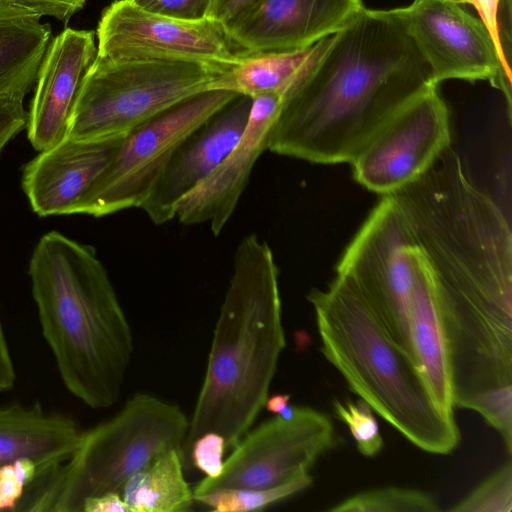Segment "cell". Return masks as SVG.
<instances>
[{"label": "cell", "instance_id": "6da1fadb", "mask_svg": "<svg viewBox=\"0 0 512 512\" xmlns=\"http://www.w3.org/2000/svg\"><path fill=\"white\" fill-rule=\"evenodd\" d=\"M438 86L404 25L363 9L286 92L267 150L318 164L351 163L400 109Z\"/></svg>", "mask_w": 512, "mask_h": 512}, {"label": "cell", "instance_id": "7a4b0ae2", "mask_svg": "<svg viewBox=\"0 0 512 512\" xmlns=\"http://www.w3.org/2000/svg\"><path fill=\"white\" fill-rule=\"evenodd\" d=\"M41 331L66 389L92 409L121 396L133 333L93 246L49 231L28 265Z\"/></svg>", "mask_w": 512, "mask_h": 512}, {"label": "cell", "instance_id": "3957f363", "mask_svg": "<svg viewBox=\"0 0 512 512\" xmlns=\"http://www.w3.org/2000/svg\"><path fill=\"white\" fill-rule=\"evenodd\" d=\"M285 346L279 270L270 246L252 233L234 253L205 375L180 449L184 468L202 434H221L231 450L252 428Z\"/></svg>", "mask_w": 512, "mask_h": 512}, {"label": "cell", "instance_id": "277c9868", "mask_svg": "<svg viewBox=\"0 0 512 512\" xmlns=\"http://www.w3.org/2000/svg\"><path fill=\"white\" fill-rule=\"evenodd\" d=\"M321 351L349 388L408 441L429 453H451L460 442L454 415L435 401L416 360L391 336L355 281L337 272L307 296Z\"/></svg>", "mask_w": 512, "mask_h": 512}, {"label": "cell", "instance_id": "5b68a950", "mask_svg": "<svg viewBox=\"0 0 512 512\" xmlns=\"http://www.w3.org/2000/svg\"><path fill=\"white\" fill-rule=\"evenodd\" d=\"M188 428L178 405L135 393L112 418L84 431L68 460L38 476L16 510L81 512L87 498L121 492L138 471L180 450Z\"/></svg>", "mask_w": 512, "mask_h": 512}, {"label": "cell", "instance_id": "8992f818", "mask_svg": "<svg viewBox=\"0 0 512 512\" xmlns=\"http://www.w3.org/2000/svg\"><path fill=\"white\" fill-rule=\"evenodd\" d=\"M227 67L193 61L108 60L86 73L66 137L121 140L168 108L204 91Z\"/></svg>", "mask_w": 512, "mask_h": 512}, {"label": "cell", "instance_id": "52a82bcc", "mask_svg": "<svg viewBox=\"0 0 512 512\" xmlns=\"http://www.w3.org/2000/svg\"><path fill=\"white\" fill-rule=\"evenodd\" d=\"M425 261L398 203L383 195L336 269L355 281L394 340L414 359L411 307Z\"/></svg>", "mask_w": 512, "mask_h": 512}, {"label": "cell", "instance_id": "ba28073f", "mask_svg": "<svg viewBox=\"0 0 512 512\" xmlns=\"http://www.w3.org/2000/svg\"><path fill=\"white\" fill-rule=\"evenodd\" d=\"M238 94L207 90L157 114L122 138L78 214L140 208L178 146Z\"/></svg>", "mask_w": 512, "mask_h": 512}, {"label": "cell", "instance_id": "9c48e42d", "mask_svg": "<svg viewBox=\"0 0 512 512\" xmlns=\"http://www.w3.org/2000/svg\"><path fill=\"white\" fill-rule=\"evenodd\" d=\"M340 442L331 418L308 406H294L249 429L224 460L221 473L204 477L195 498L222 488L268 489L309 474L317 460Z\"/></svg>", "mask_w": 512, "mask_h": 512}, {"label": "cell", "instance_id": "30bf717a", "mask_svg": "<svg viewBox=\"0 0 512 512\" xmlns=\"http://www.w3.org/2000/svg\"><path fill=\"white\" fill-rule=\"evenodd\" d=\"M388 11L415 41L436 84L448 79L489 80L504 94L511 121V69L481 19L447 0H414Z\"/></svg>", "mask_w": 512, "mask_h": 512}, {"label": "cell", "instance_id": "8fae6325", "mask_svg": "<svg viewBox=\"0 0 512 512\" xmlns=\"http://www.w3.org/2000/svg\"><path fill=\"white\" fill-rule=\"evenodd\" d=\"M97 39V56L108 60L193 61L227 67L243 54L217 21L177 20L145 11L131 0L114 1L104 10Z\"/></svg>", "mask_w": 512, "mask_h": 512}, {"label": "cell", "instance_id": "7c38bea8", "mask_svg": "<svg viewBox=\"0 0 512 512\" xmlns=\"http://www.w3.org/2000/svg\"><path fill=\"white\" fill-rule=\"evenodd\" d=\"M451 145L449 109L437 86L392 116L350 163L354 179L381 196L422 176Z\"/></svg>", "mask_w": 512, "mask_h": 512}, {"label": "cell", "instance_id": "4fadbf2b", "mask_svg": "<svg viewBox=\"0 0 512 512\" xmlns=\"http://www.w3.org/2000/svg\"><path fill=\"white\" fill-rule=\"evenodd\" d=\"M284 95L267 93L252 98L246 128L217 167L177 204L175 218L184 225L208 223L219 235L247 186L252 169L267 150L270 129Z\"/></svg>", "mask_w": 512, "mask_h": 512}, {"label": "cell", "instance_id": "5bb4252c", "mask_svg": "<svg viewBox=\"0 0 512 512\" xmlns=\"http://www.w3.org/2000/svg\"><path fill=\"white\" fill-rule=\"evenodd\" d=\"M362 0H262L225 30L243 54L307 48L343 28Z\"/></svg>", "mask_w": 512, "mask_h": 512}, {"label": "cell", "instance_id": "9a60e30c", "mask_svg": "<svg viewBox=\"0 0 512 512\" xmlns=\"http://www.w3.org/2000/svg\"><path fill=\"white\" fill-rule=\"evenodd\" d=\"M252 98L238 95L175 150L141 209L161 225L175 219L179 201L204 180L241 138Z\"/></svg>", "mask_w": 512, "mask_h": 512}, {"label": "cell", "instance_id": "2e32d148", "mask_svg": "<svg viewBox=\"0 0 512 512\" xmlns=\"http://www.w3.org/2000/svg\"><path fill=\"white\" fill-rule=\"evenodd\" d=\"M96 55L92 31L66 28L51 40L28 110L27 137L36 151L66 137L76 98Z\"/></svg>", "mask_w": 512, "mask_h": 512}, {"label": "cell", "instance_id": "e0dca14e", "mask_svg": "<svg viewBox=\"0 0 512 512\" xmlns=\"http://www.w3.org/2000/svg\"><path fill=\"white\" fill-rule=\"evenodd\" d=\"M119 142L65 137L40 151L24 166L21 177L22 190L33 212L40 217L78 214Z\"/></svg>", "mask_w": 512, "mask_h": 512}, {"label": "cell", "instance_id": "ac0fdd59", "mask_svg": "<svg viewBox=\"0 0 512 512\" xmlns=\"http://www.w3.org/2000/svg\"><path fill=\"white\" fill-rule=\"evenodd\" d=\"M83 433L73 418L46 412L38 402L0 407V468L29 458L41 475L68 460Z\"/></svg>", "mask_w": 512, "mask_h": 512}, {"label": "cell", "instance_id": "d6986e66", "mask_svg": "<svg viewBox=\"0 0 512 512\" xmlns=\"http://www.w3.org/2000/svg\"><path fill=\"white\" fill-rule=\"evenodd\" d=\"M40 16L0 2V95L25 98L35 85L51 28Z\"/></svg>", "mask_w": 512, "mask_h": 512}, {"label": "cell", "instance_id": "ffe728a7", "mask_svg": "<svg viewBox=\"0 0 512 512\" xmlns=\"http://www.w3.org/2000/svg\"><path fill=\"white\" fill-rule=\"evenodd\" d=\"M411 336L415 359L435 401L445 413L454 415L446 342L427 258L414 291Z\"/></svg>", "mask_w": 512, "mask_h": 512}, {"label": "cell", "instance_id": "44dd1931", "mask_svg": "<svg viewBox=\"0 0 512 512\" xmlns=\"http://www.w3.org/2000/svg\"><path fill=\"white\" fill-rule=\"evenodd\" d=\"M327 39L299 50L241 54L213 80L210 90H226L250 98L267 93L285 96Z\"/></svg>", "mask_w": 512, "mask_h": 512}, {"label": "cell", "instance_id": "7402d4cb", "mask_svg": "<svg viewBox=\"0 0 512 512\" xmlns=\"http://www.w3.org/2000/svg\"><path fill=\"white\" fill-rule=\"evenodd\" d=\"M179 449H171L134 474L121 489L130 512H186L194 503Z\"/></svg>", "mask_w": 512, "mask_h": 512}, {"label": "cell", "instance_id": "603a6c76", "mask_svg": "<svg viewBox=\"0 0 512 512\" xmlns=\"http://www.w3.org/2000/svg\"><path fill=\"white\" fill-rule=\"evenodd\" d=\"M430 493L418 489L383 487L354 494L329 508L331 512H437Z\"/></svg>", "mask_w": 512, "mask_h": 512}, {"label": "cell", "instance_id": "cb8c5ba5", "mask_svg": "<svg viewBox=\"0 0 512 512\" xmlns=\"http://www.w3.org/2000/svg\"><path fill=\"white\" fill-rule=\"evenodd\" d=\"M313 482L309 474L268 489L222 488L195 498L215 512H250L265 509L307 489Z\"/></svg>", "mask_w": 512, "mask_h": 512}, {"label": "cell", "instance_id": "d4e9b609", "mask_svg": "<svg viewBox=\"0 0 512 512\" xmlns=\"http://www.w3.org/2000/svg\"><path fill=\"white\" fill-rule=\"evenodd\" d=\"M452 512H511L512 463L506 462L449 509Z\"/></svg>", "mask_w": 512, "mask_h": 512}, {"label": "cell", "instance_id": "484cf974", "mask_svg": "<svg viewBox=\"0 0 512 512\" xmlns=\"http://www.w3.org/2000/svg\"><path fill=\"white\" fill-rule=\"evenodd\" d=\"M336 417L348 427L357 450L365 457H375L384 446L376 418L371 407L362 399L357 402L333 400Z\"/></svg>", "mask_w": 512, "mask_h": 512}, {"label": "cell", "instance_id": "4316f807", "mask_svg": "<svg viewBox=\"0 0 512 512\" xmlns=\"http://www.w3.org/2000/svg\"><path fill=\"white\" fill-rule=\"evenodd\" d=\"M40 475L37 464L21 458L0 468V511H15L27 488Z\"/></svg>", "mask_w": 512, "mask_h": 512}, {"label": "cell", "instance_id": "83f0119b", "mask_svg": "<svg viewBox=\"0 0 512 512\" xmlns=\"http://www.w3.org/2000/svg\"><path fill=\"white\" fill-rule=\"evenodd\" d=\"M225 438L217 432H206L192 444L188 461L195 468L206 474V477L218 476L223 468Z\"/></svg>", "mask_w": 512, "mask_h": 512}, {"label": "cell", "instance_id": "f1b7e54d", "mask_svg": "<svg viewBox=\"0 0 512 512\" xmlns=\"http://www.w3.org/2000/svg\"><path fill=\"white\" fill-rule=\"evenodd\" d=\"M153 14L183 20L200 21L208 18L214 0H131Z\"/></svg>", "mask_w": 512, "mask_h": 512}, {"label": "cell", "instance_id": "f546056e", "mask_svg": "<svg viewBox=\"0 0 512 512\" xmlns=\"http://www.w3.org/2000/svg\"><path fill=\"white\" fill-rule=\"evenodd\" d=\"M24 98L0 95V158L8 143L26 129L28 111Z\"/></svg>", "mask_w": 512, "mask_h": 512}, {"label": "cell", "instance_id": "4dcf8cb0", "mask_svg": "<svg viewBox=\"0 0 512 512\" xmlns=\"http://www.w3.org/2000/svg\"><path fill=\"white\" fill-rule=\"evenodd\" d=\"M0 2L40 17L49 16L66 23L83 8L87 0H0Z\"/></svg>", "mask_w": 512, "mask_h": 512}, {"label": "cell", "instance_id": "1f68e13d", "mask_svg": "<svg viewBox=\"0 0 512 512\" xmlns=\"http://www.w3.org/2000/svg\"><path fill=\"white\" fill-rule=\"evenodd\" d=\"M262 0H214L208 18L226 29Z\"/></svg>", "mask_w": 512, "mask_h": 512}, {"label": "cell", "instance_id": "d6a6232c", "mask_svg": "<svg viewBox=\"0 0 512 512\" xmlns=\"http://www.w3.org/2000/svg\"><path fill=\"white\" fill-rule=\"evenodd\" d=\"M458 5L471 4L478 11L481 20L488 29L504 63L510 68L505 59L499 38L497 14L500 0H447Z\"/></svg>", "mask_w": 512, "mask_h": 512}, {"label": "cell", "instance_id": "836d02e7", "mask_svg": "<svg viewBox=\"0 0 512 512\" xmlns=\"http://www.w3.org/2000/svg\"><path fill=\"white\" fill-rule=\"evenodd\" d=\"M81 512H130V509L121 493L113 491L87 498Z\"/></svg>", "mask_w": 512, "mask_h": 512}, {"label": "cell", "instance_id": "e575fe53", "mask_svg": "<svg viewBox=\"0 0 512 512\" xmlns=\"http://www.w3.org/2000/svg\"><path fill=\"white\" fill-rule=\"evenodd\" d=\"M15 382V367L0 318V393L11 390Z\"/></svg>", "mask_w": 512, "mask_h": 512}, {"label": "cell", "instance_id": "d590c367", "mask_svg": "<svg viewBox=\"0 0 512 512\" xmlns=\"http://www.w3.org/2000/svg\"><path fill=\"white\" fill-rule=\"evenodd\" d=\"M291 394H274L267 397L264 407L271 413L283 418H290L293 414L294 406L289 404Z\"/></svg>", "mask_w": 512, "mask_h": 512}]
</instances>
